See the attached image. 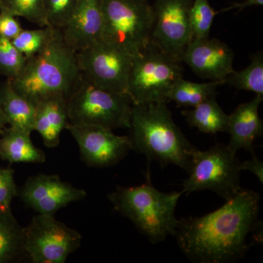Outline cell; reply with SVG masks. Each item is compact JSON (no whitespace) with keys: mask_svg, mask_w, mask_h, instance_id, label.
I'll list each match as a JSON object with an SVG mask.
<instances>
[{"mask_svg":"<svg viewBox=\"0 0 263 263\" xmlns=\"http://www.w3.org/2000/svg\"><path fill=\"white\" fill-rule=\"evenodd\" d=\"M76 55L81 73L89 81L104 89L127 95L133 55L103 40Z\"/></svg>","mask_w":263,"mask_h":263,"instance_id":"obj_10","label":"cell"},{"mask_svg":"<svg viewBox=\"0 0 263 263\" xmlns=\"http://www.w3.org/2000/svg\"><path fill=\"white\" fill-rule=\"evenodd\" d=\"M20 196L38 214L54 216L71 202L83 200L86 193L62 181L57 175L39 174L27 180Z\"/></svg>","mask_w":263,"mask_h":263,"instance_id":"obj_13","label":"cell"},{"mask_svg":"<svg viewBox=\"0 0 263 263\" xmlns=\"http://www.w3.org/2000/svg\"><path fill=\"white\" fill-rule=\"evenodd\" d=\"M0 8L8 10L18 18L27 19L40 27L48 26L44 0H0Z\"/></svg>","mask_w":263,"mask_h":263,"instance_id":"obj_25","label":"cell"},{"mask_svg":"<svg viewBox=\"0 0 263 263\" xmlns=\"http://www.w3.org/2000/svg\"><path fill=\"white\" fill-rule=\"evenodd\" d=\"M234 53L222 41L212 39H193L185 50L181 62L202 79L223 81L233 69Z\"/></svg>","mask_w":263,"mask_h":263,"instance_id":"obj_14","label":"cell"},{"mask_svg":"<svg viewBox=\"0 0 263 263\" xmlns=\"http://www.w3.org/2000/svg\"><path fill=\"white\" fill-rule=\"evenodd\" d=\"M81 75L76 51L67 46L61 29H54L44 50L27 60L13 88L34 105L51 98L67 100Z\"/></svg>","mask_w":263,"mask_h":263,"instance_id":"obj_3","label":"cell"},{"mask_svg":"<svg viewBox=\"0 0 263 263\" xmlns=\"http://www.w3.org/2000/svg\"><path fill=\"white\" fill-rule=\"evenodd\" d=\"M239 90L252 91L263 97V53L259 51L251 57V63L243 70L234 71L223 81Z\"/></svg>","mask_w":263,"mask_h":263,"instance_id":"obj_23","label":"cell"},{"mask_svg":"<svg viewBox=\"0 0 263 263\" xmlns=\"http://www.w3.org/2000/svg\"><path fill=\"white\" fill-rule=\"evenodd\" d=\"M260 195L241 189L215 212L179 220L174 237L183 254L195 263H228L243 258L262 239Z\"/></svg>","mask_w":263,"mask_h":263,"instance_id":"obj_1","label":"cell"},{"mask_svg":"<svg viewBox=\"0 0 263 263\" xmlns=\"http://www.w3.org/2000/svg\"><path fill=\"white\" fill-rule=\"evenodd\" d=\"M18 195L14 179V170L0 168V210L11 209L12 200Z\"/></svg>","mask_w":263,"mask_h":263,"instance_id":"obj_29","label":"cell"},{"mask_svg":"<svg viewBox=\"0 0 263 263\" xmlns=\"http://www.w3.org/2000/svg\"><path fill=\"white\" fill-rule=\"evenodd\" d=\"M8 125V119L5 117L4 111H3V108H2L1 105H0V134L3 133V131L4 130Z\"/></svg>","mask_w":263,"mask_h":263,"instance_id":"obj_33","label":"cell"},{"mask_svg":"<svg viewBox=\"0 0 263 263\" xmlns=\"http://www.w3.org/2000/svg\"><path fill=\"white\" fill-rule=\"evenodd\" d=\"M130 141L133 149L162 167L175 164L189 173L197 149L176 125L166 103L133 104Z\"/></svg>","mask_w":263,"mask_h":263,"instance_id":"obj_2","label":"cell"},{"mask_svg":"<svg viewBox=\"0 0 263 263\" xmlns=\"http://www.w3.org/2000/svg\"><path fill=\"white\" fill-rule=\"evenodd\" d=\"M0 105L10 127L29 134L34 131L36 105L19 94L10 79L0 84Z\"/></svg>","mask_w":263,"mask_h":263,"instance_id":"obj_18","label":"cell"},{"mask_svg":"<svg viewBox=\"0 0 263 263\" xmlns=\"http://www.w3.org/2000/svg\"><path fill=\"white\" fill-rule=\"evenodd\" d=\"M79 0H44L48 25L62 29L73 13Z\"/></svg>","mask_w":263,"mask_h":263,"instance_id":"obj_28","label":"cell"},{"mask_svg":"<svg viewBox=\"0 0 263 263\" xmlns=\"http://www.w3.org/2000/svg\"><path fill=\"white\" fill-rule=\"evenodd\" d=\"M181 114L190 127L197 128L201 133H228L229 115L223 111L216 98L205 100L191 110H183Z\"/></svg>","mask_w":263,"mask_h":263,"instance_id":"obj_20","label":"cell"},{"mask_svg":"<svg viewBox=\"0 0 263 263\" xmlns=\"http://www.w3.org/2000/svg\"><path fill=\"white\" fill-rule=\"evenodd\" d=\"M217 12L214 11L209 0H193L190 10V23L193 39H206Z\"/></svg>","mask_w":263,"mask_h":263,"instance_id":"obj_26","label":"cell"},{"mask_svg":"<svg viewBox=\"0 0 263 263\" xmlns=\"http://www.w3.org/2000/svg\"><path fill=\"white\" fill-rule=\"evenodd\" d=\"M27 255L24 228L10 210H0V263L14 262Z\"/></svg>","mask_w":263,"mask_h":263,"instance_id":"obj_21","label":"cell"},{"mask_svg":"<svg viewBox=\"0 0 263 263\" xmlns=\"http://www.w3.org/2000/svg\"><path fill=\"white\" fill-rule=\"evenodd\" d=\"M240 162L236 152L220 143L206 151L197 149L181 192L187 196L194 192L210 190L229 200L242 189Z\"/></svg>","mask_w":263,"mask_h":263,"instance_id":"obj_8","label":"cell"},{"mask_svg":"<svg viewBox=\"0 0 263 263\" xmlns=\"http://www.w3.org/2000/svg\"><path fill=\"white\" fill-rule=\"evenodd\" d=\"M262 100V96L256 95L251 101L240 104L229 115L228 133L230 139L228 146L233 152L245 149L255 155L254 143L263 133V122L258 112Z\"/></svg>","mask_w":263,"mask_h":263,"instance_id":"obj_16","label":"cell"},{"mask_svg":"<svg viewBox=\"0 0 263 263\" xmlns=\"http://www.w3.org/2000/svg\"><path fill=\"white\" fill-rule=\"evenodd\" d=\"M223 81H211L207 83H195L184 80L182 77L173 85L168 95L169 101H174L178 107H194L216 98V89Z\"/></svg>","mask_w":263,"mask_h":263,"instance_id":"obj_22","label":"cell"},{"mask_svg":"<svg viewBox=\"0 0 263 263\" xmlns=\"http://www.w3.org/2000/svg\"><path fill=\"white\" fill-rule=\"evenodd\" d=\"M0 157L10 164L46 161L44 152L33 144L31 134L10 126L0 134Z\"/></svg>","mask_w":263,"mask_h":263,"instance_id":"obj_19","label":"cell"},{"mask_svg":"<svg viewBox=\"0 0 263 263\" xmlns=\"http://www.w3.org/2000/svg\"><path fill=\"white\" fill-rule=\"evenodd\" d=\"M101 40L133 57L151 43L154 11L148 0H102Z\"/></svg>","mask_w":263,"mask_h":263,"instance_id":"obj_6","label":"cell"},{"mask_svg":"<svg viewBox=\"0 0 263 263\" xmlns=\"http://www.w3.org/2000/svg\"><path fill=\"white\" fill-rule=\"evenodd\" d=\"M193 0H156L151 44L181 62L193 40L190 10Z\"/></svg>","mask_w":263,"mask_h":263,"instance_id":"obj_11","label":"cell"},{"mask_svg":"<svg viewBox=\"0 0 263 263\" xmlns=\"http://www.w3.org/2000/svg\"><path fill=\"white\" fill-rule=\"evenodd\" d=\"M103 24L102 0H79L61 32L67 46L77 52L101 40Z\"/></svg>","mask_w":263,"mask_h":263,"instance_id":"obj_15","label":"cell"},{"mask_svg":"<svg viewBox=\"0 0 263 263\" xmlns=\"http://www.w3.org/2000/svg\"><path fill=\"white\" fill-rule=\"evenodd\" d=\"M182 192L164 193L152 185L150 174L146 183L133 187H117L109 194L114 209L127 218L152 243L174 236L179 220L175 211Z\"/></svg>","mask_w":263,"mask_h":263,"instance_id":"obj_4","label":"cell"},{"mask_svg":"<svg viewBox=\"0 0 263 263\" xmlns=\"http://www.w3.org/2000/svg\"><path fill=\"white\" fill-rule=\"evenodd\" d=\"M252 158L250 160L245 161L243 162H240V171H249L251 173L255 175L257 179L263 183V162L259 161L255 155H252Z\"/></svg>","mask_w":263,"mask_h":263,"instance_id":"obj_31","label":"cell"},{"mask_svg":"<svg viewBox=\"0 0 263 263\" xmlns=\"http://www.w3.org/2000/svg\"><path fill=\"white\" fill-rule=\"evenodd\" d=\"M263 5V0H245L243 3H233L232 5L226 8H223L220 11H218L217 13H224V12L229 11V10L238 9L239 12L245 8H249L252 6H262Z\"/></svg>","mask_w":263,"mask_h":263,"instance_id":"obj_32","label":"cell"},{"mask_svg":"<svg viewBox=\"0 0 263 263\" xmlns=\"http://www.w3.org/2000/svg\"><path fill=\"white\" fill-rule=\"evenodd\" d=\"M18 17L4 8H0V36L6 39H14L22 30Z\"/></svg>","mask_w":263,"mask_h":263,"instance_id":"obj_30","label":"cell"},{"mask_svg":"<svg viewBox=\"0 0 263 263\" xmlns=\"http://www.w3.org/2000/svg\"><path fill=\"white\" fill-rule=\"evenodd\" d=\"M27 60L12 41L0 36V75L15 80L23 72Z\"/></svg>","mask_w":263,"mask_h":263,"instance_id":"obj_27","label":"cell"},{"mask_svg":"<svg viewBox=\"0 0 263 263\" xmlns=\"http://www.w3.org/2000/svg\"><path fill=\"white\" fill-rule=\"evenodd\" d=\"M182 77L181 62L148 45L133 57L127 95L133 104L166 103L173 85Z\"/></svg>","mask_w":263,"mask_h":263,"instance_id":"obj_7","label":"cell"},{"mask_svg":"<svg viewBox=\"0 0 263 263\" xmlns=\"http://www.w3.org/2000/svg\"><path fill=\"white\" fill-rule=\"evenodd\" d=\"M66 105L70 124L112 130L130 125L133 103L129 97L100 87L81 73Z\"/></svg>","mask_w":263,"mask_h":263,"instance_id":"obj_5","label":"cell"},{"mask_svg":"<svg viewBox=\"0 0 263 263\" xmlns=\"http://www.w3.org/2000/svg\"><path fill=\"white\" fill-rule=\"evenodd\" d=\"M66 100L64 98H48L35 105L34 131L41 135L47 148L60 144L62 131L68 124Z\"/></svg>","mask_w":263,"mask_h":263,"instance_id":"obj_17","label":"cell"},{"mask_svg":"<svg viewBox=\"0 0 263 263\" xmlns=\"http://www.w3.org/2000/svg\"><path fill=\"white\" fill-rule=\"evenodd\" d=\"M24 235L26 253L34 263H65L82 242L77 230L48 214L34 216Z\"/></svg>","mask_w":263,"mask_h":263,"instance_id":"obj_9","label":"cell"},{"mask_svg":"<svg viewBox=\"0 0 263 263\" xmlns=\"http://www.w3.org/2000/svg\"><path fill=\"white\" fill-rule=\"evenodd\" d=\"M65 129L76 140L83 162L89 167L102 168L116 165L133 150L129 136H117L108 128L68 122Z\"/></svg>","mask_w":263,"mask_h":263,"instance_id":"obj_12","label":"cell"},{"mask_svg":"<svg viewBox=\"0 0 263 263\" xmlns=\"http://www.w3.org/2000/svg\"><path fill=\"white\" fill-rule=\"evenodd\" d=\"M54 29L50 26L35 29H23L12 42L21 53L29 59L45 49L53 37Z\"/></svg>","mask_w":263,"mask_h":263,"instance_id":"obj_24","label":"cell"}]
</instances>
